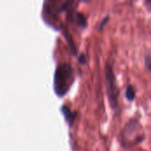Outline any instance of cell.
I'll return each mask as SVG.
<instances>
[{
    "mask_svg": "<svg viewBox=\"0 0 151 151\" xmlns=\"http://www.w3.org/2000/svg\"><path fill=\"white\" fill-rule=\"evenodd\" d=\"M121 142L125 148H132L141 144L145 139V133L140 120L136 118L129 119L121 131Z\"/></svg>",
    "mask_w": 151,
    "mask_h": 151,
    "instance_id": "cell-1",
    "label": "cell"
},
{
    "mask_svg": "<svg viewBox=\"0 0 151 151\" xmlns=\"http://www.w3.org/2000/svg\"><path fill=\"white\" fill-rule=\"evenodd\" d=\"M74 82V73L70 64L65 63L58 66L55 72L54 88L58 96H64Z\"/></svg>",
    "mask_w": 151,
    "mask_h": 151,
    "instance_id": "cell-2",
    "label": "cell"
},
{
    "mask_svg": "<svg viewBox=\"0 0 151 151\" xmlns=\"http://www.w3.org/2000/svg\"><path fill=\"white\" fill-rule=\"evenodd\" d=\"M105 81H106V86H107V95H108V100L111 108L115 111L119 107V88L117 84V79L116 75L114 73L112 66L106 63L105 65Z\"/></svg>",
    "mask_w": 151,
    "mask_h": 151,
    "instance_id": "cell-3",
    "label": "cell"
},
{
    "mask_svg": "<svg viewBox=\"0 0 151 151\" xmlns=\"http://www.w3.org/2000/svg\"><path fill=\"white\" fill-rule=\"evenodd\" d=\"M67 20L69 22L74 23L78 27H80V28H81L83 30L88 27L87 16L84 13L77 12V11H73V9H70L68 11Z\"/></svg>",
    "mask_w": 151,
    "mask_h": 151,
    "instance_id": "cell-4",
    "label": "cell"
},
{
    "mask_svg": "<svg viewBox=\"0 0 151 151\" xmlns=\"http://www.w3.org/2000/svg\"><path fill=\"white\" fill-rule=\"evenodd\" d=\"M61 111L63 112V114H64V116H65V118L69 127H71L73 126V124L74 123V120H75L77 115H78L77 111H74V112L70 110V108L68 106H66V105H63L61 107Z\"/></svg>",
    "mask_w": 151,
    "mask_h": 151,
    "instance_id": "cell-5",
    "label": "cell"
},
{
    "mask_svg": "<svg viewBox=\"0 0 151 151\" xmlns=\"http://www.w3.org/2000/svg\"><path fill=\"white\" fill-rule=\"evenodd\" d=\"M125 96L127 98V101L129 102H134L135 97H136V91L135 88H134V86L132 84H128L127 88H126V92H125Z\"/></svg>",
    "mask_w": 151,
    "mask_h": 151,
    "instance_id": "cell-6",
    "label": "cell"
},
{
    "mask_svg": "<svg viewBox=\"0 0 151 151\" xmlns=\"http://www.w3.org/2000/svg\"><path fill=\"white\" fill-rule=\"evenodd\" d=\"M110 19H111L110 15L105 16V17H104L101 21H100V23H99V25H98V27H97V30H98V31L103 30V28L104 27V26H106V25L108 24V22H109Z\"/></svg>",
    "mask_w": 151,
    "mask_h": 151,
    "instance_id": "cell-7",
    "label": "cell"
},
{
    "mask_svg": "<svg viewBox=\"0 0 151 151\" xmlns=\"http://www.w3.org/2000/svg\"><path fill=\"white\" fill-rule=\"evenodd\" d=\"M144 65L145 69L149 72H151V55H145L144 56Z\"/></svg>",
    "mask_w": 151,
    "mask_h": 151,
    "instance_id": "cell-8",
    "label": "cell"
},
{
    "mask_svg": "<svg viewBox=\"0 0 151 151\" xmlns=\"http://www.w3.org/2000/svg\"><path fill=\"white\" fill-rule=\"evenodd\" d=\"M78 61H79V63H80L81 65H85L87 64V62H88V58H87V57H86L85 54L81 53V54L79 55V57H78Z\"/></svg>",
    "mask_w": 151,
    "mask_h": 151,
    "instance_id": "cell-9",
    "label": "cell"
},
{
    "mask_svg": "<svg viewBox=\"0 0 151 151\" xmlns=\"http://www.w3.org/2000/svg\"><path fill=\"white\" fill-rule=\"evenodd\" d=\"M144 4H145V6H146V8L151 12V0H146L145 2H144Z\"/></svg>",
    "mask_w": 151,
    "mask_h": 151,
    "instance_id": "cell-10",
    "label": "cell"
}]
</instances>
